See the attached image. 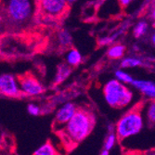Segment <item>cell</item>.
<instances>
[{
  "instance_id": "6da1fadb",
  "label": "cell",
  "mask_w": 155,
  "mask_h": 155,
  "mask_svg": "<svg viewBox=\"0 0 155 155\" xmlns=\"http://www.w3.org/2000/svg\"><path fill=\"white\" fill-rule=\"evenodd\" d=\"M95 123L93 114L87 110L77 109L74 115L64 126V137L71 143L77 144L89 136L94 128Z\"/></svg>"
},
{
  "instance_id": "7a4b0ae2",
  "label": "cell",
  "mask_w": 155,
  "mask_h": 155,
  "mask_svg": "<svg viewBox=\"0 0 155 155\" xmlns=\"http://www.w3.org/2000/svg\"><path fill=\"white\" fill-rule=\"evenodd\" d=\"M142 105L137 104L123 115L116 124L117 138L122 140L136 136L143 127V118L141 114Z\"/></svg>"
},
{
  "instance_id": "3957f363",
  "label": "cell",
  "mask_w": 155,
  "mask_h": 155,
  "mask_svg": "<svg viewBox=\"0 0 155 155\" xmlns=\"http://www.w3.org/2000/svg\"><path fill=\"white\" fill-rule=\"evenodd\" d=\"M103 95L107 103L114 108L127 106L133 98L132 92L118 79L110 80L103 88Z\"/></svg>"
},
{
  "instance_id": "277c9868",
  "label": "cell",
  "mask_w": 155,
  "mask_h": 155,
  "mask_svg": "<svg viewBox=\"0 0 155 155\" xmlns=\"http://www.w3.org/2000/svg\"><path fill=\"white\" fill-rule=\"evenodd\" d=\"M6 11L14 23H24L31 18L33 8L30 0H8Z\"/></svg>"
},
{
  "instance_id": "5b68a950",
  "label": "cell",
  "mask_w": 155,
  "mask_h": 155,
  "mask_svg": "<svg viewBox=\"0 0 155 155\" xmlns=\"http://www.w3.org/2000/svg\"><path fill=\"white\" fill-rule=\"evenodd\" d=\"M20 87L24 95L27 96H38L44 92V87L40 82L33 75L26 74L18 76Z\"/></svg>"
},
{
  "instance_id": "8992f818",
  "label": "cell",
  "mask_w": 155,
  "mask_h": 155,
  "mask_svg": "<svg viewBox=\"0 0 155 155\" xmlns=\"http://www.w3.org/2000/svg\"><path fill=\"white\" fill-rule=\"evenodd\" d=\"M18 79L12 74H2L0 77V92L8 97H20L23 93L19 87Z\"/></svg>"
},
{
  "instance_id": "52a82bcc",
  "label": "cell",
  "mask_w": 155,
  "mask_h": 155,
  "mask_svg": "<svg viewBox=\"0 0 155 155\" xmlns=\"http://www.w3.org/2000/svg\"><path fill=\"white\" fill-rule=\"evenodd\" d=\"M68 3L67 0H38L40 9L50 17H58L63 14Z\"/></svg>"
},
{
  "instance_id": "ba28073f",
  "label": "cell",
  "mask_w": 155,
  "mask_h": 155,
  "mask_svg": "<svg viewBox=\"0 0 155 155\" xmlns=\"http://www.w3.org/2000/svg\"><path fill=\"white\" fill-rule=\"evenodd\" d=\"M77 110V108L73 103H66L62 107H61L57 114H56L53 127L54 129H61L64 128V126L67 124V123L72 119V117L74 115V114Z\"/></svg>"
},
{
  "instance_id": "9c48e42d",
  "label": "cell",
  "mask_w": 155,
  "mask_h": 155,
  "mask_svg": "<svg viewBox=\"0 0 155 155\" xmlns=\"http://www.w3.org/2000/svg\"><path fill=\"white\" fill-rule=\"evenodd\" d=\"M132 84L147 97L155 98V83L154 82L146 81V80H134Z\"/></svg>"
},
{
  "instance_id": "30bf717a",
  "label": "cell",
  "mask_w": 155,
  "mask_h": 155,
  "mask_svg": "<svg viewBox=\"0 0 155 155\" xmlns=\"http://www.w3.org/2000/svg\"><path fill=\"white\" fill-rule=\"evenodd\" d=\"M71 73H72V70L68 63H61L57 68V74H56V76H55L54 84H61L63 81H65L69 77Z\"/></svg>"
},
{
  "instance_id": "8fae6325",
  "label": "cell",
  "mask_w": 155,
  "mask_h": 155,
  "mask_svg": "<svg viewBox=\"0 0 155 155\" xmlns=\"http://www.w3.org/2000/svg\"><path fill=\"white\" fill-rule=\"evenodd\" d=\"M66 61L70 66H77L82 62V55L77 49L72 48L66 55Z\"/></svg>"
},
{
  "instance_id": "7c38bea8",
  "label": "cell",
  "mask_w": 155,
  "mask_h": 155,
  "mask_svg": "<svg viewBox=\"0 0 155 155\" xmlns=\"http://www.w3.org/2000/svg\"><path fill=\"white\" fill-rule=\"evenodd\" d=\"M58 153L59 152L56 150V149L50 142H46L34 152L35 155H55Z\"/></svg>"
},
{
  "instance_id": "4fadbf2b",
  "label": "cell",
  "mask_w": 155,
  "mask_h": 155,
  "mask_svg": "<svg viewBox=\"0 0 155 155\" xmlns=\"http://www.w3.org/2000/svg\"><path fill=\"white\" fill-rule=\"evenodd\" d=\"M125 51V47L123 45H114L108 50V57L110 59H120L122 58Z\"/></svg>"
},
{
  "instance_id": "5bb4252c",
  "label": "cell",
  "mask_w": 155,
  "mask_h": 155,
  "mask_svg": "<svg viewBox=\"0 0 155 155\" xmlns=\"http://www.w3.org/2000/svg\"><path fill=\"white\" fill-rule=\"evenodd\" d=\"M59 42L60 44L64 47V48H68L72 45L73 43V38L70 35V33L66 30H62L59 33Z\"/></svg>"
},
{
  "instance_id": "9a60e30c",
  "label": "cell",
  "mask_w": 155,
  "mask_h": 155,
  "mask_svg": "<svg viewBox=\"0 0 155 155\" xmlns=\"http://www.w3.org/2000/svg\"><path fill=\"white\" fill-rule=\"evenodd\" d=\"M141 64L142 61L137 58H125L121 62L122 68H131V67L133 68V67H137Z\"/></svg>"
},
{
  "instance_id": "2e32d148",
  "label": "cell",
  "mask_w": 155,
  "mask_h": 155,
  "mask_svg": "<svg viewBox=\"0 0 155 155\" xmlns=\"http://www.w3.org/2000/svg\"><path fill=\"white\" fill-rule=\"evenodd\" d=\"M115 76L120 82H122L124 84H132V83L134 81L133 77L130 74L122 71V70H118V71L115 72Z\"/></svg>"
},
{
  "instance_id": "e0dca14e",
  "label": "cell",
  "mask_w": 155,
  "mask_h": 155,
  "mask_svg": "<svg viewBox=\"0 0 155 155\" xmlns=\"http://www.w3.org/2000/svg\"><path fill=\"white\" fill-rule=\"evenodd\" d=\"M147 118L150 124H155V98L149 103L147 109Z\"/></svg>"
},
{
  "instance_id": "ac0fdd59",
  "label": "cell",
  "mask_w": 155,
  "mask_h": 155,
  "mask_svg": "<svg viewBox=\"0 0 155 155\" xmlns=\"http://www.w3.org/2000/svg\"><path fill=\"white\" fill-rule=\"evenodd\" d=\"M147 29H148V24L145 21H140L134 28V35L136 37L142 36L146 33Z\"/></svg>"
},
{
  "instance_id": "d6986e66",
  "label": "cell",
  "mask_w": 155,
  "mask_h": 155,
  "mask_svg": "<svg viewBox=\"0 0 155 155\" xmlns=\"http://www.w3.org/2000/svg\"><path fill=\"white\" fill-rule=\"evenodd\" d=\"M116 136L117 135H115L114 133H110L108 135V137L105 140V143H104V149L110 150L112 148H114V146L116 142Z\"/></svg>"
},
{
  "instance_id": "ffe728a7",
  "label": "cell",
  "mask_w": 155,
  "mask_h": 155,
  "mask_svg": "<svg viewBox=\"0 0 155 155\" xmlns=\"http://www.w3.org/2000/svg\"><path fill=\"white\" fill-rule=\"evenodd\" d=\"M27 110L31 115L34 116H36L40 114V108L35 104H29L27 107Z\"/></svg>"
},
{
  "instance_id": "44dd1931",
  "label": "cell",
  "mask_w": 155,
  "mask_h": 155,
  "mask_svg": "<svg viewBox=\"0 0 155 155\" xmlns=\"http://www.w3.org/2000/svg\"><path fill=\"white\" fill-rule=\"evenodd\" d=\"M114 37H103V38H101L100 40H98V43H100V45H102V46H108L110 44H111L112 42H114Z\"/></svg>"
},
{
  "instance_id": "7402d4cb",
  "label": "cell",
  "mask_w": 155,
  "mask_h": 155,
  "mask_svg": "<svg viewBox=\"0 0 155 155\" xmlns=\"http://www.w3.org/2000/svg\"><path fill=\"white\" fill-rule=\"evenodd\" d=\"M131 1H132V0H120V3H121L122 6L125 7V6H127Z\"/></svg>"
},
{
  "instance_id": "603a6c76",
  "label": "cell",
  "mask_w": 155,
  "mask_h": 155,
  "mask_svg": "<svg viewBox=\"0 0 155 155\" xmlns=\"http://www.w3.org/2000/svg\"><path fill=\"white\" fill-rule=\"evenodd\" d=\"M102 155H108V154H110V150H106V149H104L101 152Z\"/></svg>"
},
{
  "instance_id": "cb8c5ba5",
  "label": "cell",
  "mask_w": 155,
  "mask_h": 155,
  "mask_svg": "<svg viewBox=\"0 0 155 155\" xmlns=\"http://www.w3.org/2000/svg\"><path fill=\"white\" fill-rule=\"evenodd\" d=\"M151 18L155 21V8L152 10V12H151Z\"/></svg>"
},
{
  "instance_id": "d4e9b609",
  "label": "cell",
  "mask_w": 155,
  "mask_h": 155,
  "mask_svg": "<svg viewBox=\"0 0 155 155\" xmlns=\"http://www.w3.org/2000/svg\"><path fill=\"white\" fill-rule=\"evenodd\" d=\"M151 41H152V43L155 45V33L152 35V37H151Z\"/></svg>"
},
{
  "instance_id": "484cf974",
  "label": "cell",
  "mask_w": 155,
  "mask_h": 155,
  "mask_svg": "<svg viewBox=\"0 0 155 155\" xmlns=\"http://www.w3.org/2000/svg\"><path fill=\"white\" fill-rule=\"evenodd\" d=\"M67 1H68L69 3H74V2L77 1V0H67Z\"/></svg>"
},
{
  "instance_id": "4316f807",
  "label": "cell",
  "mask_w": 155,
  "mask_h": 155,
  "mask_svg": "<svg viewBox=\"0 0 155 155\" xmlns=\"http://www.w3.org/2000/svg\"><path fill=\"white\" fill-rule=\"evenodd\" d=\"M102 1H105V0H102Z\"/></svg>"
}]
</instances>
